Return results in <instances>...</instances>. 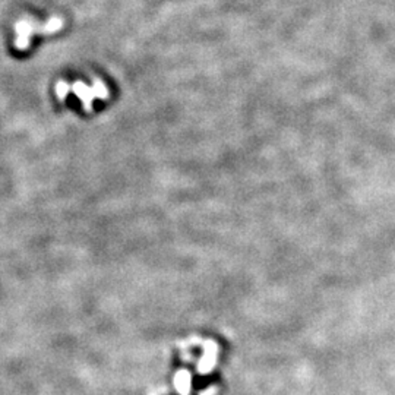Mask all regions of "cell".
I'll list each match as a JSON object with an SVG mask.
<instances>
[]
</instances>
